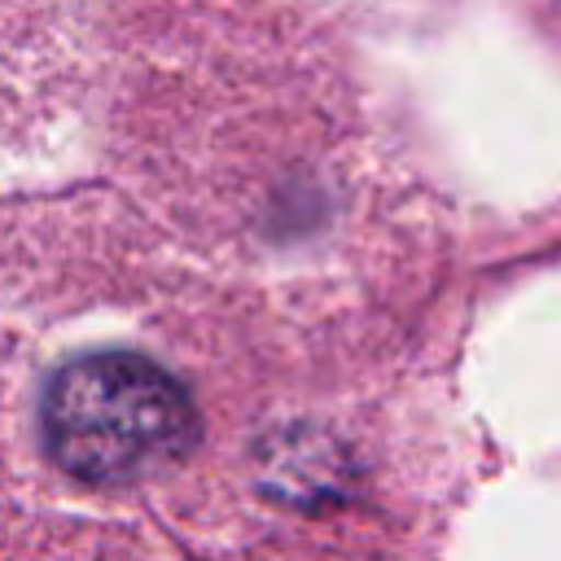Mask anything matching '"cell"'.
Wrapping results in <instances>:
<instances>
[{"mask_svg": "<svg viewBox=\"0 0 561 561\" xmlns=\"http://www.w3.org/2000/svg\"><path fill=\"white\" fill-rule=\"evenodd\" d=\"M53 465L88 486H131L171 473L197 443L188 390L136 351H92L61 364L39 403Z\"/></svg>", "mask_w": 561, "mask_h": 561, "instance_id": "6da1fadb", "label": "cell"}]
</instances>
